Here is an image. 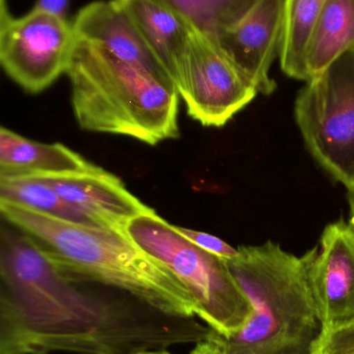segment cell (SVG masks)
Returning a JSON list of instances; mask_svg holds the SVG:
<instances>
[{
  "label": "cell",
  "instance_id": "2",
  "mask_svg": "<svg viewBox=\"0 0 354 354\" xmlns=\"http://www.w3.org/2000/svg\"><path fill=\"white\" fill-rule=\"evenodd\" d=\"M0 210L3 220L39 243L66 276L125 291L172 315L197 318L186 287L124 230L64 222L1 200Z\"/></svg>",
  "mask_w": 354,
  "mask_h": 354
},
{
  "label": "cell",
  "instance_id": "5",
  "mask_svg": "<svg viewBox=\"0 0 354 354\" xmlns=\"http://www.w3.org/2000/svg\"><path fill=\"white\" fill-rule=\"evenodd\" d=\"M124 231L186 287L197 304V318L210 330L231 337L251 319L253 306L226 260L193 245L155 210L132 218Z\"/></svg>",
  "mask_w": 354,
  "mask_h": 354
},
{
  "label": "cell",
  "instance_id": "10",
  "mask_svg": "<svg viewBox=\"0 0 354 354\" xmlns=\"http://www.w3.org/2000/svg\"><path fill=\"white\" fill-rule=\"evenodd\" d=\"M284 28L285 0H256L218 39L220 47L262 95L276 89L270 70L280 58Z\"/></svg>",
  "mask_w": 354,
  "mask_h": 354
},
{
  "label": "cell",
  "instance_id": "4",
  "mask_svg": "<svg viewBox=\"0 0 354 354\" xmlns=\"http://www.w3.org/2000/svg\"><path fill=\"white\" fill-rule=\"evenodd\" d=\"M81 129L149 145L178 138L180 95L172 82L76 39L67 71Z\"/></svg>",
  "mask_w": 354,
  "mask_h": 354
},
{
  "label": "cell",
  "instance_id": "6",
  "mask_svg": "<svg viewBox=\"0 0 354 354\" xmlns=\"http://www.w3.org/2000/svg\"><path fill=\"white\" fill-rule=\"evenodd\" d=\"M294 114L314 159L347 189L354 187V48L306 82Z\"/></svg>",
  "mask_w": 354,
  "mask_h": 354
},
{
  "label": "cell",
  "instance_id": "18",
  "mask_svg": "<svg viewBox=\"0 0 354 354\" xmlns=\"http://www.w3.org/2000/svg\"><path fill=\"white\" fill-rule=\"evenodd\" d=\"M186 21L193 30L218 43L256 0H155Z\"/></svg>",
  "mask_w": 354,
  "mask_h": 354
},
{
  "label": "cell",
  "instance_id": "19",
  "mask_svg": "<svg viewBox=\"0 0 354 354\" xmlns=\"http://www.w3.org/2000/svg\"><path fill=\"white\" fill-rule=\"evenodd\" d=\"M312 354H354V319L336 328L322 330Z\"/></svg>",
  "mask_w": 354,
  "mask_h": 354
},
{
  "label": "cell",
  "instance_id": "22",
  "mask_svg": "<svg viewBox=\"0 0 354 354\" xmlns=\"http://www.w3.org/2000/svg\"><path fill=\"white\" fill-rule=\"evenodd\" d=\"M191 354H222L220 349L208 339L200 341L195 343L193 348L191 349Z\"/></svg>",
  "mask_w": 354,
  "mask_h": 354
},
{
  "label": "cell",
  "instance_id": "24",
  "mask_svg": "<svg viewBox=\"0 0 354 354\" xmlns=\"http://www.w3.org/2000/svg\"><path fill=\"white\" fill-rule=\"evenodd\" d=\"M132 354H172L168 349H154V351H139V353Z\"/></svg>",
  "mask_w": 354,
  "mask_h": 354
},
{
  "label": "cell",
  "instance_id": "11",
  "mask_svg": "<svg viewBox=\"0 0 354 354\" xmlns=\"http://www.w3.org/2000/svg\"><path fill=\"white\" fill-rule=\"evenodd\" d=\"M53 187L60 197L103 227L124 230L132 218L151 212L118 177L97 167L69 176H33Z\"/></svg>",
  "mask_w": 354,
  "mask_h": 354
},
{
  "label": "cell",
  "instance_id": "3",
  "mask_svg": "<svg viewBox=\"0 0 354 354\" xmlns=\"http://www.w3.org/2000/svg\"><path fill=\"white\" fill-rule=\"evenodd\" d=\"M311 259L312 250L299 257L272 241L240 245L226 262L253 315L237 334L209 328L206 339L222 354H312L324 328L310 282Z\"/></svg>",
  "mask_w": 354,
  "mask_h": 354
},
{
  "label": "cell",
  "instance_id": "1",
  "mask_svg": "<svg viewBox=\"0 0 354 354\" xmlns=\"http://www.w3.org/2000/svg\"><path fill=\"white\" fill-rule=\"evenodd\" d=\"M10 226L0 249V354H132L207 337L195 317L66 276L39 243Z\"/></svg>",
  "mask_w": 354,
  "mask_h": 354
},
{
  "label": "cell",
  "instance_id": "14",
  "mask_svg": "<svg viewBox=\"0 0 354 354\" xmlns=\"http://www.w3.org/2000/svg\"><path fill=\"white\" fill-rule=\"evenodd\" d=\"M175 83L193 29L155 0H118Z\"/></svg>",
  "mask_w": 354,
  "mask_h": 354
},
{
  "label": "cell",
  "instance_id": "7",
  "mask_svg": "<svg viewBox=\"0 0 354 354\" xmlns=\"http://www.w3.org/2000/svg\"><path fill=\"white\" fill-rule=\"evenodd\" d=\"M75 44L76 35L67 19L33 10L14 18L1 0L0 62L27 93H41L67 74Z\"/></svg>",
  "mask_w": 354,
  "mask_h": 354
},
{
  "label": "cell",
  "instance_id": "21",
  "mask_svg": "<svg viewBox=\"0 0 354 354\" xmlns=\"http://www.w3.org/2000/svg\"><path fill=\"white\" fill-rule=\"evenodd\" d=\"M70 0H35L33 12H47L60 18L67 19Z\"/></svg>",
  "mask_w": 354,
  "mask_h": 354
},
{
  "label": "cell",
  "instance_id": "20",
  "mask_svg": "<svg viewBox=\"0 0 354 354\" xmlns=\"http://www.w3.org/2000/svg\"><path fill=\"white\" fill-rule=\"evenodd\" d=\"M176 229L193 245L207 253L222 258V259L230 260L238 255V249H235L215 235L193 230V229L185 228V227L176 226Z\"/></svg>",
  "mask_w": 354,
  "mask_h": 354
},
{
  "label": "cell",
  "instance_id": "17",
  "mask_svg": "<svg viewBox=\"0 0 354 354\" xmlns=\"http://www.w3.org/2000/svg\"><path fill=\"white\" fill-rule=\"evenodd\" d=\"M328 0H285L280 64L285 75L305 81V55L312 30Z\"/></svg>",
  "mask_w": 354,
  "mask_h": 354
},
{
  "label": "cell",
  "instance_id": "9",
  "mask_svg": "<svg viewBox=\"0 0 354 354\" xmlns=\"http://www.w3.org/2000/svg\"><path fill=\"white\" fill-rule=\"evenodd\" d=\"M310 282L324 330L354 319V228L344 220L324 229L312 249Z\"/></svg>",
  "mask_w": 354,
  "mask_h": 354
},
{
  "label": "cell",
  "instance_id": "12",
  "mask_svg": "<svg viewBox=\"0 0 354 354\" xmlns=\"http://www.w3.org/2000/svg\"><path fill=\"white\" fill-rule=\"evenodd\" d=\"M72 25L76 39L102 46L120 59L175 85L118 0H101L87 4L79 10Z\"/></svg>",
  "mask_w": 354,
  "mask_h": 354
},
{
  "label": "cell",
  "instance_id": "13",
  "mask_svg": "<svg viewBox=\"0 0 354 354\" xmlns=\"http://www.w3.org/2000/svg\"><path fill=\"white\" fill-rule=\"evenodd\" d=\"M97 167L60 143L37 142L0 129V177L69 176Z\"/></svg>",
  "mask_w": 354,
  "mask_h": 354
},
{
  "label": "cell",
  "instance_id": "15",
  "mask_svg": "<svg viewBox=\"0 0 354 354\" xmlns=\"http://www.w3.org/2000/svg\"><path fill=\"white\" fill-rule=\"evenodd\" d=\"M353 48L354 0H328L316 20L306 50V82L319 76Z\"/></svg>",
  "mask_w": 354,
  "mask_h": 354
},
{
  "label": "cell",
  "instance_id": "23",
  "mask_svg": "<svg viewBox=\"0 0 354 354\" xmlns=\"http://www.w3.org/2000/svg\"><path fill=\"white\" fill-rule=\"evenodd\" d=\"M347 199H348L349 204V221L348 222L353 225L354 228V187L348 189L347 194Z\"/></svg>",
  "mask_w": 354,
  "mask_h": 354
},
{
  "label": "cell",
  "instance_id": "8",
  "mask_svg": "<svg viewBox=\"0 0 354 354\" xmlns=\"http://www.w3.org/2000/svg\"><path fill=\"white\" fill-rule=\"evenodd\" d=\"M175 85L187 114L214 128L228 124L259 93L220 45L197 31L179 64Z\"/></svg>",
  "mask_w": 354,
  "mask_h": 354
},
{
  "label": "cell",
  "instance_id": "16",
  "mask_svg": "<svg viewBox=\"0 0 354 354\" xmlns=\"http://www.w3.org/2000/svg\"><path fill=\"white\" fill-rule=\"evenodd\" d=\"M0 200L56 220L103 227L60 197L45 181L33 176L0 177Z\"/></svg>",
  "mask_w": 354,
  "mask_h": 354
}]
</instances>
